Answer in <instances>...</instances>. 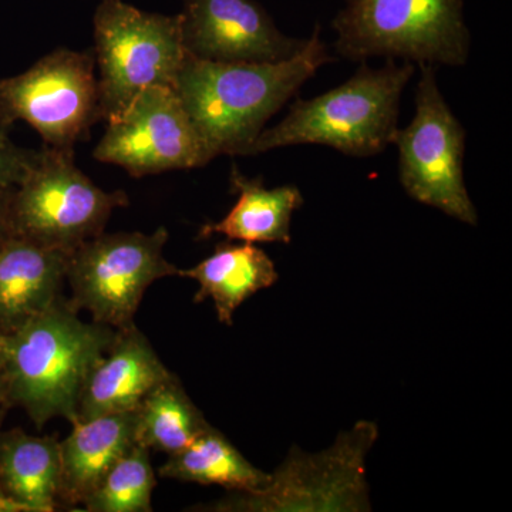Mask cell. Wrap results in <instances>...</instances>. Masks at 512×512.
<instances>
[{"instance_id":"cell-1","label":"cell","mask_w":512,"mask_h":512,"mask_svg":"<svg viewBox=\"0 0 512 512\" xmlns=\"http://www.w3.org/2000/svg\"><path fill=\"white\" fill-rule=\"evenodd\" d=\"M330 60L318 26L301 52L284 62H210L187 55L173 87L212 157L248 156L266 123Z\"/></svg>"},{"instance_id":"cell-2","label":"cell","mask_w":512,"mask_h":512,"mask_svg":"<svg viewBox=\"0 0 512 512\" xmlns=\"http://www.w3.org/2000/svg\"><path fill=\"white\" fill-rule=\"evenodd\" d=\"M77 313L62 296L3 339L0 375L10 406L22 407L37 427L55 417L77 419L84 383L116 336Z\"/></svg>"},{"instance_id":"cell-3","label":"cell","mask_w":512,"mask_h":512,"mask_svg":"<svg viewBox=\"0 0 512 512\" xmlns=\"http://www.w3.org/2000/svg\"><path fill=\"white\" fill-rule=\"evenodd\" d=\"M414 64L387 60L383 67L363 62L345 83L309 100H296L288 114L265 128L248 156L292 146H326L350 157H373L393 143L399 130L402 94Z\"/></svg>"},{"instance_id":"cell-4","label":"cell","mask_w":512,"mask_h":512,"mask_svg":"<svg viewBox=\"0 0 512 512\" xmlns=\"http://www.w3.org/2000/svg\"><path fill=\"white\" fill-rule=\"evenodd\" d=\"M332 29L336 53L352 62L461 67L470 57L464 0H346Z\"/></svg>"},{"instance_id":"cell-5","label":"cell","mask_w":512,"mask_h":512,"mask_svg":"<svg viewBox=\"0 0 512 512\" xmlns=\"http://www.w3.org/2000/svg\"><path fill=\"white\" fill-rule=\"evenodd\" d=\"M379 430L359 421L318 454L292 448L268 484L256 491H228L198 510L220 512H362L372 510L366 457Z\"/></svg>"},{"instance_id":"cell-6","label":"cell","mask_w":512,"mask_h":512,"mask_svg":"<svg viewBox=\"0 0 512 512\" xmlns=\"http://www.w3.org/2000/svg\"><path fill=\"white\" fill-rule=\"evenodd\" d=\"M101 120L117 119L148 87L174 86L185 56L181 18L100 0L93 16Z\"/></svg>"},{"instance_id":"cell-7","label":"cell","mask_w":512,"mask_h":512,"mask_svg":"<svg viewBox=\"0 0 512 512\" xmlns=\"http://www.w3.org/2000/svg\"><path fill=\"white\" fill-rule=\"evenodd\" d=\"M130 204L124 191H104L80 170L74 150L43 146L10 198L13 235L73 252L104 232L111 214Z\"/></svg>"},{"instance_id":"cell-8","label":"cell","mask_w":512,"mask_h":512,"mask_svg":"<svg viewBox=\"0 0 512 512\" xmlns=\"http://www.w3.org/2000/svg\"><path fill=\"white\" fill-rule=\"evenodd\" d=\"M419 67L413 119L396 131L392 143L399 150L400 183L414 201L477 225L464 180L466 130L444 99L434 66Z\"/></svg>"},{"instance_id":"cell-9","label":"cell","mask_w":512,"mask_h":512,"mask_svg":"<svg viewBox=\"0 0 512 512\" xmlns=\"http://www.w3.org/2000/svg\"><path fill=\"white\" fill-rule=\"evenodd\" d=\"M168 231L101 232L70 254L66 282L77 311L93 322L116 330L134 325L144 293L154 282L178 276L180 268L167 261Z\"/></svg>"},{"instance_id":"cell-10","label":"cell","mask_w":512,"mask_h":512,"mask_svg":"<svg viewBox=\"0 0 512 512\" xmlns=\"http://www.w3.org/2000/svg\"><path fill=\"white\" fill-rule=\"evenodd\" d=\"M0 117L25 121L47 147L74 150L101 120L96 60L59 47L26 72L0 79Z\"/></svg>"},{"instance_id":"cell-11","label":"cell","mask_w":512,"mask_h":512,"mask_svg":"<svg viewBox=\"0 0 512 512\" xmlns=\"http://www.w3.org/2000/svg\"><path fill=\"white\" fill-rule=\"evenodd\" d=\"M93 158L136 178L200 168L214 160L171 86L148 87L117 119L107 121Z\"/></svg>"},{"instance_id":"cell-12","label":"cell","mask_w":512,"mask_h":512,"mask_svg":"<svg viewBox=\"0 0 512 512\" xmlns=\"http://www.w3.org/2000/svg\"><path fill=\"white\" fill-rule=\"evenodd\" d=\"M180 18L185 53L210 62H284L308 42L281 32L255 0H183Z\"/></svg>"},{"instance_id":"cell-13","label":"cell","mask_w":512,"mask_h":512,"mask_svg":"<svg viewBox=\"0 0 512 512\" xmlns=\"http://www.w3.org/2000/svg\"><path fill=\"white\" fill-rule=\"evenodd\" d=\"M170 375L150 340L136 325L116 330L110 348L84 383L76 420L134 412L147 394Z\"/></svg>"},{"instance_id":"cell-14","label":"cell","mask_w":512,"mask_h":512,"mask_svg":"<svg viewBox=\"0 0 512 512\" xmlns=\"http://www.w3.org/2000/svg\"><path fill=\"white\" fill-rule=\"evenodd\" d=\"M70 254L18 235L0 247V335L22 328L62 298Z\"/></svg>"},{"instance_id":"cell-15","label":"cell","mask_w":512,"mask_h":512,"mask_svg":"<svg viewBox=\"0 0 512 512\" xmlns=\"http://www.w3.org/2000/svg\"><path fill=\"white\" fill-rule=\"evenodd\" d=\"M134 423L136 410L73 421L72 433L59 441L60 504H84L114 464L136 444Z\"/></svg>"},{"instance_id":"cell-16","label":"cell","mask_w":512,"mask_h":512,"mask_svg":"<svg viewBox=\"0 0 512 512\" xmlns=\"http://www.w3.org/2000/svg\"><path fill=\"white\" fill-rule=\"evenodd\" d=\"M178 276L198 282L194 302L211 299L218 320L227 326L234 322V313L242 303L279 279L274 261L264 249L249 242L234 244L231 239L218 244L214 254L200 264L180 268Z\"/></svg>"},{"instance_id":"cell-17","label":"cell","mask_w":512,"mask_h":512,"mask_svg":"<svg viewBox=\"0 0 512 512\" xmlns=\"http://www.w3.org/2000/svg\"><path fill=\"white\" fill-rule=\"evenodd\" d=\"M229 178L238 194L237 204L222 220L202 225L200 238L224 235L249 244H289L293 214L303 205L299 188L291 184L266 188L261 178H248L235 165Z\"/></svg>"},{"instance_id":"cell-18","label":"cell","mask_w":512,"mask_h":512,"mask_svg":"<svg viewBox=\"0 0 512 512\" xmlns=\"http://www.w3.org/2000/svg\"><path fill=\"white\" fill-rule=\"evenodd\" d=\"M62 460L59 440L20 429L0 431V484L28 512L59 508Z\"/></svg>"},{"instance_id":"cell-19","label":"cell","mask_w":512,"mask_h":512,"mask_svg":"<svg viewBox=\"0 0 512 512\" xmlns=\"http://www.w3.org/2000/svg\"><path fill=\"white\" fill-rule=\"evenodd\" d=\"M158 473L183 483L220 485L228 491L261 490L269 481V474L252 466L237 447L212 426L202 431L190 446L170 454Z\"/></svg>"},{"instance_id":"cell-20","label":"cell","mask_w":512,"mask_h":512,"mask_svg":"<svg viewBox=\"0 0 512 512\" xmlns=\"http://www.w3.org/2000/svg\"><path fill=\"white\" fill-rule=\"evenodd\" d=\"M204 414L171 373L154 387L136 409L134 441L158 453H178L210 427Z\"/></svg>"},{"instance_id":"cell-21","label":"cell","mask_w":512,"mask_h":512,"mask_svg":"<svg viewBox=\"0 0 512 512\" xmlns=\"http://www.w3.org/2000/svg\"><path fill=\"white\" fill-rule=\"evenodd\" d=\"M157 480L150 451L134 444L84 501L89 512H150Z\"/></svg>"},{"instance_id":"cell-22","label":"cell","mask_w":512,"mask_h":512,"mask_svg":"<svg viewBox=\"0 0 512 512\" xmlns=\"http://www.w3.org/2000/svg\"><path fill=\"white\" fill-rule=\"evenodd\" d=\"M12 124L0 117V187H16L35 163L37 151L16 146L10 138Z\"/></svg>"},{"instance_id":"cell-23","label":"cell","mask_w":512,"mask_h":512,"mask_svg":"<svg viewBox=\"0 0 512 512\" xmlns=\"http://www.w3.org/2000/svg\"><path fill=\"white\" fill-rule=\"evenodd\" d=\"M13 188L0 187V247L13 237L12 221H10V198Z\"/></svg>"},{"instance_id":"cell-24","label":"cell","mask_w":512,"mask_h":512,"mask_svg":"<svg viewBox=\"0 0 512 512\" xmlns=\"http://www.w3.org/2000/svg\"><path fill=\"white\" fill-rule=\"evenodd\" d=\"M5 414L6 413L0 414V427H2ZM0 512H28L22 504H19L18 501L13 500L12 497H9V495L5 493L2 484H0Z\"/></svg>"},{"instance_id":"cell-25","label":"cell","mask_w":512,"mask_h":512,"mask_svg":"<svg viewBox=\"0 0 512 512\" xmlns=\"http://www.w3.org/2000/svg\"><path fill=\"white\" fill-rule=\"evenodd\" d=\"M10 407L8 392H6V384L5 380H3L2 375H0V414L6 413Z\"/></svg>"},{"instance_id":"cell-26","label":"cell","mask_w":512,"mask_h":512,"mask_svg":"<svg viewBox=\"0 0 512 512\" xmlns=\"http://www.w3.org/2000/svg\"><path fill=\"white\" fill-rule=\"evenodd\" d=\"M3 339H5V336L0 335V359H2V353H3Z\"/></svg>"}]
</instances>
